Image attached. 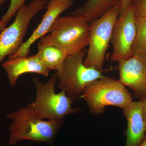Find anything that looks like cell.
<instances>
[{
  "label": "cell",
  "mask_w": 146,
  "mask_h": 146,
  "mask_svg": "<svg viewBox=\"0 0 146 146\" xmlns=\"http://www.w3.org/2000/svg\"><path fill=\"white\" fill-rule=\"evenodd\" d=\"M11 86H15L18 78L25 73H34L47 76L50 70L36 55L8 59L2 64Z\"/></svg>",
  "instance_id": "11"
},
{
  "label": "cell",
  "mask_w": 146,
  "mask_h": 146,
  "mask_svg": "<svg viewBox=\"0 0 146 146\" xmlns=\"http://www.w3.org/2000/svg\"><path fill=\"white\" fill-rule=\"evenodd\" d=\"M143 100L132 102L123 109L127 121L125 146H139L146 135L143 108Z\"/></svg>",
  "instance_id": "12"
},
{
  "label": "cell",
  "mask_w": 146,
  "mask_h": 146,
  "mask_svg": "<svg viewBox=\"0 0 146 146\" xmlns=\"http://www.w3.org/2000/svg\"><path fill=\"white\" fill-rule=\"evenodd\" d=\"M8 0H0V7L3 5V4L4 3L6 2Z\"/></svg>",
  "instance_id": "22"
},
{
  "label": "cell",
  "mask_w": 146,
  "mask_h": 146,
  "mask_svg": "<svg viewBox=\"0 0 146 146\" xmlns=\"http://www.w3.org/2000/svg\"><path fill=\"white\" fill-rule=\"evenodd\" d=\"M48 0H33L22 6L11 25L0 33V63L4 58L15 53L23 43L29 25L33 18L46 6Z\"/></svg>",
  "instance_id": "7"
},
{
  "label": "cell",
  "mask_w": 146,
  "mask_h": 146,
  "mask_svg": "<svg viewBox=\"0 0 146 146\" xmlns=\"http://www.w3.org/2000/svg\"><path fill=\"white\" fill-rule=\"evenodd\" d=\"M36 55L50 71L59 72L68 54L62 50L53 46L38 44Z\"/></svg>",
  "instance_id": "14"
},
{
  "label": "cell",
  "mask_w": 146,
  "mask_h": 146,
  "mask_svg": "<svg viewBox=\"0 0 146 146\" xmlns=\"http://www.w3.org/2000/svg\"><path fill=\"white\" fill-rule=\"evenodd\" d=\"M26 0H11L8 10L2 16L1 20L7 23L16 15L20 8L25 5Z\"/></svg>",
  "instance_id": "16"
},
{
  "label": "cell",
  "mask_w": 146,
  "mask_h": 146,
  "mask_svg": "<svg viewBox=\"0 0 146 146\" xmlns=\"http://www.w3.org/2000/svg\"><path fill=\"white\" fill-rule=\"evenodd\" d=\"M80 97L95 115L104 113L106 106H117L123 110L133 101L125 86L119 80L106 76L89 84Z\"/></svg>",
  "instance_id": "5"
},
{
  "label": "cell",
  "mask_w": 146,
  "mask_h": 146,
  "mask_svg": "<svg viewBox=\"0 0 146 146\" xmlns=\"http://www.w3.org/2000/svg\"><path fill=\"white\" fill-rule=\"evenodd\" d=\"M87 53V49L85 48L75 53L68 55L61 70L55 72L59 80L58 87L74 101L81 96L89 84L106 77L103 74L102 71L84 65Z\"/></svg>",
  "instance_id": "4"
},
{
  "label": "cell",
  "mask_w": 146,
  "mask_h": 146,
  "mask_svg": "<svg viewBox=\"0 0 146 146\" xmlns=\"http://www.w3.org/2000/svg\"><path fill=\"white\" fill-rule=\"evenodd\" d=\"M120 13L119 3L90 24V40L83 64L102 71L106 54L111 42L112 30Z\"/></svg>",
  "instance_id": "6"
},
{
  "label": "cell",
  "mask_w": 146,
  "mask_h": 146,
  "mask_svg": "<svg viewBox=\"0 0 146 146\" xmlns=\"http://www.w3.org/2000/svg\"><path fill=\"white\" fill-rule=\"evenodd\" d=\"M131 4L136 18L146 17V0H133Z\"/></svg>",
  "instance_id": "17"
},
{
  "label": "cell",
  "mask_w": 146,
  "mask_h": 146,
  "mask_svg": "<svg viewBox=\"0 0 146 146\" xmlns=\"http://www.w3.org/2000/svg\"><path fill=\"white\" fill-rule=\"evenodd\" d=\"M57 79L56 73L45 84L36 78L32 79L36 87V99L27 106L31 108L42 119L63 121L67 115L76 114L82 110L80 108H72L74 101L64 91L55 93V85Z\"/></svg>",
  "instance_id": "3"
},
{
  "label": "cell",
  "mask_w": 146,
  "mask_h": 146,
  "mask_svg": "<svg viewBox=\"0 0 146 146\" xmlns=\"http://www.w3.org/2000/svg\"><path fill=\"white\" fill-rule=\"evenodd\" d=\"M133 0H120L119 5L120 8V13L123 12L132 3Z\"/></svg>",
  "instance_id": "18"
},
{
  "label": "cell",
  "mask_w": 146,
  "mask_h": 146,
  "mask_svg": "<svg viewBox=\"0 0 146 146\" xmlns=\"http://www.w3.org/2000/svg\"><path fill=\"white\" fill-rule=\"evenodd\" d=\"M120 0H87L70 13L71 16H81L89 24L98 19Z\"/></svg>",
  "instance_id": "13"
},
{
  "label": "cell",
  "mask_w": 146,
  "mask_h": 146,
  "mask_svg": "<svg viewBox=\"0 0 146 146\" xmlns=\"http://www.w3.org/2000/svg\"><path fill=\"white\" fill-rule=\"evenodd\" d=\"M119 81L132 89L136 96L146 97V57L133 55L119 62Z\"/></svg>",
  "instance_id": "10"
},
{
  "label": "cell",
  "mask_w": 146,
  "mask_h": 146,
  "mask_svg": "<svg viewBox=\"0 0 146 146\" xmlns=\"http://www.w3.org/2000/svg\"><path fill=\"white\" fill-rule=\"evenodd\" d=\"M73 0H50L47 4L46 13L42 16V21L29 39L24 42L14 54L8 56V59L19 56H26L30 53L31 47L37 41L49 32L55 21L65 11L74 4Z\"/></svg>",
  "instance_id": "9"
},
{
  "label": "cell",
  "mask_w": 146,
  "mask_h": 146,
  "mask_svg": "<svg viewBox=\"0 0 146 146\" xmlns=\"http://www.w3.org/2000/svg\"><path fill=\"white\" fill-rule=\"evenodd\" d=\"M137 32L136 18L132 4L120 13L112 30L111 43L113 50L110 59L117 61L132 56Z\"/></svg>",
  "instance_id": "8"
},
{
  "label": "cell",
  "mask_w": 146,
  "mask_h": 146,
  "mask_svg": "<svg viewBox=\"0 0 146 146\" xmlns=\"http://www.w3.org/2000/svg\"><path fill=\"white\" fill-rule=\"evenodd\" d=\"M143 100V115L144 119H145V123L146 126V97Z\"/></svg>",
  "instance_id": "19"
},
{
  "label": "cell",
  "mask_w": 146,
  "mask_h": 146,
  "mask_svg": "<svg viewBox=\"0 0 146 146\" xmlns=\"http://www.w3.org/2000/svg\"><path fill=\"white\" fill-rule=\"evenodd\" d=\"M7 117L13 121L9 127V143L12 145L23 140L52 144L63 121L40 119L28 106L9 113Z\"/></svg>",
  "instance_id": "1"
},
{
  "label": "cell",
  "mask_w": 146,
  "mask_h": 146,
  "mask_svg": "<svg viewBox=\"0 0 146 146\" xmlns=\"http://www.w3.org/2000/svg\"><path fill=\"white\" fill-rule=\"evenodd\" d=\"M90 24L81 16H60L55 21L49 32L37 43L54 46L72 54L88 46Z\"/></svg>",
  "instance_id": "2"
},
{
  "label": "cell",
  "mask_w": 146,
  "mask_h": 146,
  "mask_svg": "<svg viewBox=\"0 0 146 146\" xmlns=\"http://www.w3.org/2000/svg\"><path fill=\"white\" fill-rule=\"evenodd\" d=\"M137 32L133 45L132 56L146 57V17L136 18Z\"/></svg>",
  "instance_id": "15"
},
{
  "label": "cell",
  "mask_w": 146,
  "mask_h": 146,
  "mask_svg": "<svg viewBox=\"0 0 146 146\" xmlns=\"http://www.w3.org/2000/svg\"><path fill=\"white\" fill-rule=\"evenodd\" d=\"M139 146H146V135L143 141Z\"/></svg>",
  "instance_id": "21"
},
{
  "label": "cell",
  "mask_w": 146,
  "mask_h": 146,
  "mask_svg": "<svg viewBox=\"0 0 146 146\" xmlns=\"http://www.w3.org/2000/svg\"><path fill=\"white\" fill-rule=\"evenodd\" d=\"M7 24V23L2 21L1 19L0 20V32H1L6 27Z\"/></svg>",
  "instance_id": "20"
}]
</instances>
